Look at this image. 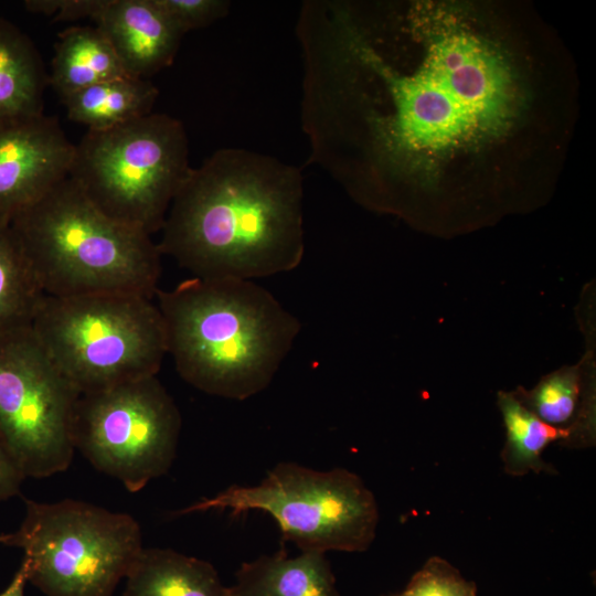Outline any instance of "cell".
<instances>
[{"label": "cell", "instance_id": "obj_1", "mask_svg": "<svg viewBox=\"0 0 596 596\" xmlns=\"http://www.w3.org/2000/svg\"><path fill=\"white\" fill-rule=\"evenodd\" d=\"M406 20L405 46L349 4L302 6L301 121L317 164L358 148L379 187L432 182L515 125L524 91L497 42L448 4H416Z\"/></svg>", "mask_w": 596, "mask_h": 596}, {"label": "cell", "instance_id": "obj_2", "mask_svg": "<svg viewBox=\"0 0 596 596\" xmlns=\"http://www.w3.org/2000/svg\"><path fill=\"white\" fill-rule=\"evenodd\" d=\"M161 232V255L193 277L255 280L290 272L305 254L300 170L220 149L191 169Z\"/></svg>", "mask_w": 596, "mask_h": 596}, {"label": "cell", "instance_id": "obj_3", "mask_svg": "<svg viewBox=\"0 0 596 596\" xmlns=\"http://www.w3.org/2000/svg\"><path fill=\"white\" fill-rule=\"evenodd\" d=\"M155 297L180 377L223 398L243 401L268 387L301 328L254 280L192 277Z\"/></svg>", "mask_w": 596, "mask_h": 596}, {"label": "cell", "instance_id": "obj_4", "mask_svg": "<svg viewBox=\"0 0 596 596\" xmlns=\"http://www.w3.org/2000/svg\"><path fill=\"white\" fill-rule=\"evenodd\" d=\"M45 296L155 298L161 252L150 235L98 210L68 177L10 224Z\"/></svg>", "mask_w": 596, "mask_h": 596}, {"label": "cell", "instance_id": "obj_5", "mask_svg": "<svg viewBox=\"0 0 596 596\" xmlns=\"http://www.w3.org/2000/svg\"><path fill=\"white\" fill-rule=\"evenodd\" d=\"M31 329L78 394L157 376L168 354L157 304L136 294L45 296Z\"/></svg>", "mask_w": 596, "mask_h": 596}, {"label": "cell", "instance_id": "obj_6", "mask_svg": "<svg viewBox=\"0 0 596 596\" xmlns=\"http://www.w3.org/2000/svg\"><path fill=\"white\" fill-rule=\"evenodd\" d=\"M191 169L183 124L152 111L87 130L75 145L68 178L108 217L151 236L161 231Z\"/></svg>", "mask_w": 596, "mask_h": 596}, {"label": "cell", "instance_id": "obj_7", "mask_svg": "<svg viewBox=\"0 0 596 596\" xmlns=\"http://www.w3.org/2000/svg\"><path fill=\"white\" fill-rule=\"evenodd\" d=\"M2 544L23 551L28 583L45 596H111L143 547L134 517L73 499L25 500Z\"/></svg>", "mask_w": 596, "mask_h": 596}, {"label": "cell", "instance_id": "obj_8", "mask_svg": "<svg viewBox=\"0 0 596 596\" xmlns=\"http://www.w3.org/2000/svg\"><path fill=\"white\" fill-rule=\"evenodd\" d=\"M262 511L278 524L284 541L301 552H363L373 543L379 508L372 491L345 468L315 470L280 462L255 486L233 485L173 514Z\"/></svg>", "mask_w": 596, "mask_h": 596}, {"label": "cell", "instance_id": "obj_9", "mask_svg": "<svg viewBox=\"0 0 596 596\" xmlns=\"http://www.w3.org/2000/svg\"><path fill=\"white\" fill-rule=\"evenodd\" d=\"M181 425L172 396L149 376L79 394L73 441L98 471L135 493L169 471Z\"/></svg>", "mask_w": 596, "mask_h": 596}, {"label": "cell", "instance_id": "obj_10", "mask_svg": "<svg viewBox=\"0 0 596 596\" xmlns=\"http://www.w3.org/2000/svg\"><path fill=\"white\" fill-rule=\"evenodd\" d=\"M78 396L31 326L0 333V440L24 478L70 467Z\"/></svg>", "mask_w": 596, "mask_h": 596}, {"label": "cell", "instance_id": "obj_11", "mask_svg": "<svg viewBox=\"0 0 596 596\" xmlns=\"http://www.w3.org/2000/svg\"><path fill=\"white\" fill-rule=\"evenodd\" d=\"M74 150L56 117L0 123V224L10 225L66 179Z\"/></svg>", "mask_w": 596, "mask_h": 596}, {"label": "cell", "instance_id": "obj_12", "mask_svg": "<svg viewBox=\"0 0 596 596\" xmlns=\"http://www.w3.org/2000/svg\"><path fill=\"white\" fill-rule=\"evenodd\" d=\"M93 22L126 72L146 79L171 65L184 35L158 0H106Z\"/></svg>", "mask_w": 596, "mask_h": 596}, {"label": "cell", "instance_id": "obj_13", "mask_svg": "<svg viewBox=\"0 0 596 596\" xmlns=\"http://www.w3.org/2000/svg\"><path fill=\"white\" fill-rule=\"evenodd\" d=\"M228 596H340L326 553L304 551L289 557L285 549L242 563Z\"/></svg>", "mask_w": 596, "mask_h": 596}, {"label": "cell", "instance_id": "obj_14", "mask_svg": "<svg viewBox=\"0 0 596 596\" xmlns=\"http://www.w3.org/2000/svg\"><path fill=\"white\" fill-rule=\"evenodd\" d=\"M124 579V596H228L210 562L172 549L142 547Z\"/></svg>", "mask_w": 596, "mask_h": 596}, {"label": "cell", "instance_id": "obj_15", "mask_svg": "<svg viewBox=\"0 0 596 596\" xmlns=\"http://www.w3.org/2000/svg\"><path fill=\"white\" fill-rule=\"evenodd\" d=\"M47 84L44 63L31 39L0 18V123L44 114Z\"/></svg>", "mask_w": 596, "mask_h": 596}, {"label": "cell", "instance_id": "obj_16", "mask_svg": "<svg viewBox=\"0 0 596 596\" xmlns=\"http://www.w3.org/2000/svg\"><path fill=\"white\" fill-rule=\"evenodd\" d=\"M51 65L49 84L61 99L97 83L129 75L95 25L63 30L57 35Z\"/></svg>", "mask_w": 596, "mask_h": 596}, {"label": "cell", "instance_id": "obj_17", "mask_svg": "<svg viewBox=\"0 0 596 596\" xmlns=\"http://www.w3.org/2000/svg\"><path fill=\"white\" fill-rule=\"evenodd\" d=\"M158 88L150 79L120 76L62 98L72 121L106 130L151 114Z\"/></svg>", "mask_w": 596, "mask_h": 596}, {"label": "cell", "instance_id": "obj_18", "mask_svg": "<svg viewBox=\"0 0 596 596\" xmlns=\"http://www.w3.org/2000/svg\"><path fill=\"white\" fill-rule=\"evenodd\" d=\"M498 406L507 434L500 456L503 471L512 477H522L530 471L557 473L553 465L543 460L542 454L557 440H563L568 447H576L573 428H560L541 421L513 392H499Z\"/></svg>", "mask_w": 596, "mask_h": 596}, {"label": "cell", "instance_id": "obj_19", "mask_svg": "<svg viewBox=\"0 0 596 596\" xmlns=\"http://www.w3.org/2000/svg\"><path fill=\"white\" fill-rule=\"evenodd\" d=\"M518 400L541 421L574 429L577 448L594 445V422L582 414L583 377L578 366L562 368L543 377L532 390L519 387Z\"/></svg>", "mask_w": 596, "mask_h": 596}, {"label": "cell", "instance_id": "obj_20", "mask_svg": "<svg viewBox=\"0 0 596 596\" xmlns=\"http://www.w3.org/2000/svg\"><path fill=\"white\" fill-rule=\"evenodd\" d=\"M44 297L11 226L0 224V333L31 326Z\"/></svg>", "mask_w": 596, "mask_h": 596}, {"label": "cell", "instance_id": "obj_21", "mask_svg": "<svg viewBox=\"0 0 596 596\" xmlns=\"http://www.w3.org/2000/svg\"><path fill=\"white\" fill-rule=\"evenodd\" d=\"M383 596H478L477 586L440 556H430L400 593Z\"/></svg>", "mask_w": 596, "mask_h": 596}, {"label": "cell", "instance_id": "obj_22", "mask_svg": "<svg viewBox=\"0 0 596 596\" xmlns=\"http://www.w3.org/2000/svg\"><path fill=\"white\" fill-rule=\"evenodd\" d=\"M183 33L205 28L224 18L230 9L226 0H158Z\"/></svg>", "mask_w": 596, "mask_h": 596}, {"label": "cell", "instance_id": "obj_23", "mask_svg": "<svg viewBox=\"0 0 596 596\" xmlns=\"http://www.w3.org/2000/svg\"><path fill=\"white\" fill-rule=\"evenodd\" d=\"M106 0H26L29 12L50 17L53 22L92 21L100 12Z\"/></svg>", "mask_w": 596, "mask_h": 596}, {"label": "cell", "instance_id": "obj_24", "mask_svg": "<svg viewBox=\"0 0 596 596\" xmlns=\"http://www.w3.org/2000/svg\"><path fill=\"white\" fill-rule=\"evenodd\" d=\"M24 479L0 440V502L19 494Z\"/></svg>", "mask_w": 596, "mask_h": 596}, {"label": "cell", "instance_id": "obj_25", "mask_svg": "<svg viewBox=\"0 0 596 596\" xmlns=\"http://www.w3.org/2000/svg\"><path fill=\"white\" fill-rule=\"evenodd\" d=\"M28 583L26 568L21 562L14 576L8 586L0 593V596H24L25 586Z\"/></svg>", "mask_w": 596, "mask_h": 596}, {"label": "cell", "instance_id": "obj_26", "mask_svg": "<svg viewBox=\"0 0 596 596\" xmlns=\"http://www.w3.org/2000/svg\"><path fill=\"white\" fill-rule=\"evenodd\" d=\"M3 541V534H0V544H2Z\"/></svg>", "mask_w": 596, "mask_h": 596}]
</instances>
